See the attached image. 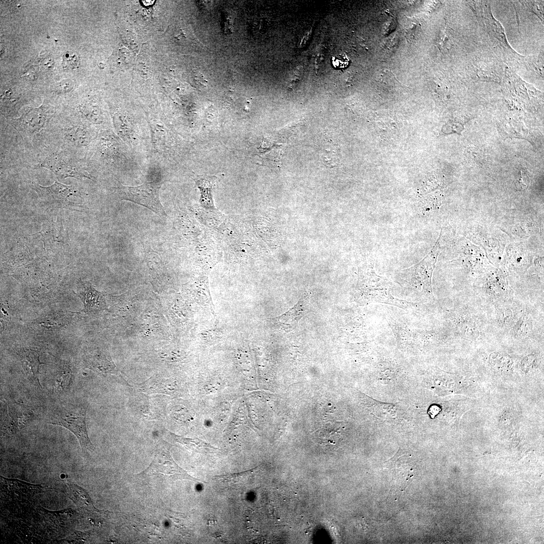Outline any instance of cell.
<instances>
[{
	"label": "cell",
	"instance_id": "1",
	"mask_svg": "<svg viewBox=\"0 0 544 544\" xmlns=\"http://www.w3.org/2000/svg\"><path fill=\"white\" fill-rule=\"evenodd\" d=\"M86 411V408L80 404L61 403L52 411L48 422L63 427L72 432L78 438L84 452L94 449L87 431Z\"/></svg>",
	"mask_w": 544,
	"mask_h": 544
},
{
	"label": "cell",
	"instance_id": "2",
	"mask_svg": "<svg viewBox=\"0 0 544 544\" xmlns=\"http://www.w3.org/2000/svg\"><path fill=\"white\" fill-rule=\"evenodd\" d=\"M161 185L160 183L147 182L134 186H120L116 189L120 198L143 206L159 217L165 218L166 215L160 199Z\"/></svg>",
	"mask_w": 544,
	"mask_h": 544
},
{
	"label": "cell",
	"instance_id": "3",
	"mask_svg": "<svg viewBox=\"0 0 544 544\" xmlns=\"http://www.w3.org/2000/svg\"><path fill=\"white\" fill-rule=\"evenodd\" d=\"M138 475L163 477L171 480H188L199 482L190 476L173 460L167 446H160L150 465Z\"/></svg>",
	"mask_w": 544,
	"mask_h": 544
},
{
	"label": "cell",
	"instance_id": "4",
	"mask_svg": "<svg viewBox=\"0 0 544 544\" xmlns=\"http://www.w3.org/2000/svg\"><path fill=\"white\" fill-rule=\"evenodd\" d=\"M30 187L38 194L39 199L46 207L51 208L68 209L79 207V205L71 201L69 197L79 195V191L74 186L55 181L49 186H42L32 183Z\"/></svg>",
	"mask_w": 544,
	"mask_h": 544
},
{
	"label": "cell",
	"instance_id": "5",
	"mask_svg": "<svg viewBox=\"0 0 544 544\" xmlns=\"http://www.w3.org/2000/svg\"><path fill=\"white\" fill-rule=\"evenodd\" d=\"M439 249L436 244L433 250L422 261L405 269L404 277L407 283L422 292L427 297L434 298L432 286V276L438 255Z\"/></svg>",
	"mask_w": 544,
	"mask_h": 544
},
{
	"label": "cell",
	"instance_id": "6",
	"mask_svg": "<svg viewBox=\"0 0 544 544\" xmlns=\"http://www.w3.org/2000/svg\"><path fill=\"white\" fill-rule=\"evenodd\" d=\"M454 320L457 333L464 338L475 341L483 335L486 318L468 305L459 310Z\"/></svg>",
	"mask_w": 544,
	"mask_h": 544
},
{
	"label": "cell",
	"instance_id": "7",
	"mask_svg": "<svg viewBox=\"0 0 544 544\" xmlns=\"http://www.w3.org/2000/svg\"><path fill=\"white\" fill-rule=\"evenodd\" d=\"M479 290L478 294L491 305L513 298L512 290L500 273H492Z\"/></svg>",
	"mask_w": 544,
	"mask_h": 544
},
{
	"label": "cell",
	"instance_id": "8",
	"mask_svg": "<svg viewBox=\"0 0 544 544\" xmlns=\"http://www.w3.org/2000/svg\"><path fill=\"white\" fill-rule=\"evenodd\" d=\"M493 306L494 310L491 322L498 330L504 332H509L525 308L514 302L513 298Z\"/></svg>",
	"mask_w": 544,
	"mask_h": 544
},
{
	"label": "cell",
	"instance_id": "9",
	"mask_svg": "<svg viewBox=\"0 0 544 544\" xmlns=\"http://www.w3.org/2000/svg\"><path fill=\"white\" fill-rule=\"evenodd\" d=\"M8 411L2 425L5 435H13L23 428L32 419L33 414L27 405L15 402L7 404Z\"/></svg>",
	"mask_w": 544,
	"mask_h": 544
},
{
	"label": "cell",
	"instance_id": "10",
	"mask_svg": "<svg viewBox=\"0 0 544 544\" xmlns=\"http://www.w3.org/2000/svg\"><path fill=\"white\" fill-rule=\"evenodd\" d=\"M310 294L305 292L298 302L288 311L273 319L279 327L285 331L294 329L299 320L309 311Z\"/></svg>",
	"mask_w": 544,
	"mask_h": 544
},
{
	"label": "cell",
	"instance_id": "11",
	"mask_svg": "<svg viewBox=\"0 0 544 544\" xmlns=\"http://www.w3.org/2000/svg\"><path fill=\"white\" fill-rule=\"evenodd\" d=\"M41 166L49 169L61 178L71 177L81 179L83 177H88V175L79 167L61 160L56 156L46 159L41 163Z\"/></svg>",
	"mask_w": 544,
	"mask_h": 544
},
{
	"label": "cell",
	"instance_id": "12",
	"mask_svg": "<svg viewBox=\"0 0 544 544\" xmlns=\"http://www.w3.org/2000/svg\"><path fill=\"white\" fill-rule=\"evenodd\" d=\"M45 116L41 108H34L21 117L14 119L12 124L18 130L31 133L38 131L44 125Z\"/></svg>",
	"mask_w": 544,
	"mask_h": 544
},
{
	"label": "cell",
	"instance_id": "13",
	"mask_svg": "<svg viewBox=\"0 0 544 544\" xmlns=\"http://www.w3.org/2000/svg\"><path fill=\"white\" fill-rule=\"evenodd\" d=\"M17 353L28 378L39 383V351L34 348L27 347L18 350Z\"/></svg>",
	"mask_w": 544,
	"mask_h": 544
},
{
	"label": "cell",
	"instance_id": "14",
	"mask_svg": "<svg viewBox=\"0 0 544 544\" xmlns=\"http://www.w3.org/2000/svg\"><path fill=\"white\" fill-rule=\"evenodd\" d=\"M77 291L86 310L94 312L103 308L104 302L102 295L89 283L79 281Z\"/></svg>",
	"mask_w": 544,
	"mask_h": 544
},
{
	"label": "cell",
	"instance_id": "15",
	"mask_svg": "<svg viewBox=\"0 0 544 544\" xmlns=\"http://www.w3.org/2000/svg\"><path fill=\"white\" fill-rule=\"evenodd\" d=\"M535 322L534 315L525 307L508 333L515 338H525L534 333Z\"/></svg>",
	"mask_w": 544,
	"mask_h": 544
},
{
	"label": "cell",
	"instance_id": "16",
	"mask_svg": "<svg viewBox=\"0 0 544 544\" xmlns=\"http://www.w3.org/2000/svg\"><path fill=\"white\" fill-rule=\"evenodd\" d=\"M86 362L90 369L104 373L117 374L118 370L105 352L97 351L87 355Z\"/></svg>",
	"mask_w": 544,
	"mask_h": 544
},
{
	"label": "cell",
	"instance_id": "17",
	"mask_svg": "<svg viewBox=\"0 0 544 544\" xmlns=\"http://www.w3.org/2000/svg\"><path fill=\"white\" fill-rule=\"evenodd\" d=\"M138 388L139 390L147 394L159 393L172 395L175 391L176 385L172 379L151 377L140 384Z\"/></svg>",
	"mask_w": 544,
	"mask_h": 544
},
{
	"label": "cell",
	"instance_id": "18",
	"mask_svg": "<svg viewBox=\"0 0 544 544\" xmlns=\"http://www.w3.org/2000/svg\"><path fill=\"white\" fill-rule=\"evenodd\" d=\"M171 435L177 442L180 443L188 448L195 451H198L200 448L210 447L214 448L213 446L198 439H190L182 437L171 433Z\"/></svg>",
	"mask_w": 544,
	"mask_h": 544
},
{
	"label": "cell",
	"instance_id": "19",
	"mask_svg": "<svg viewBox=\"0 0 544 544\" xmlns=\"http://www.w3.org/2000/svg\"><path fill=\"white\" fill-rule=\"evenodd\" d=\"M490 14L487 16V25L488 29L494 36L503 43H506L505 36L502 27L500 23L493 18V16Z\"/></svg>",
	"mask_w": 544,
	"mask_h": 544
},
{
	"label": "cell",
	"instance_id": "20",
	"mask_svg": "<svg viewBox=\"0 0 544 544\" xmlns=\"http://www.w3.org/2000/svg\"><path fill=\"white\" fill-rule=\"evenodd\" d=\"M79 57L75 52L66 51L63 55L62 65L64 69L73 70L79 66Z\"/></svg>",
	"mask_w": 544,
	"mask_h": 544
},
{
	"label": "cell",
	"instance_id": "21",
	"mask_svg": "<svg viewBox=\"0 0 544 544\" xmlns=\"http://www.w3.org/2000/svg\"><path fill=\"white\" fill-rule=\"evenodd\" d=\"M480 79L484 81H492L498 82L500 79L493 69H480L478 72Z\"/></svg>",
	"mask_w": 544,
	"mask_h": 544
},
{
	"label": "cell",
	"instance_id": "22",
	"mask_svg": "<svg viewBox=\"0 0 544 544\" xmlns=\"http://www.w3.org/2000/svg\"><path fill=\"white\" fill-rule=\"evenodd\" d=\"M73 87V83L71 81L64 80L57 84L56 91L58 93H65L70 91Z\"/></svg>",
	"mask_w": 544,
	"mask_h": 544
},
{
	"label": "cell",
	"instance_id": "23",
	"mask_svg": "<svg viewBox=\"0 0 544 544\" xmlns=\"http://www.w3.org/2000/svg\"><path fill=\"white\" fill-rule=\"evenodd\" d=\"M333 64L335 67H343L348 64V59L345 56H338L333 58Z\"/></svg>",
	"mask_w": 544,
	"mask_h": 544
},
{
	"label": "cell",
	"instance_id": "24",
	"mask_svg": "<svg viewBox=\"0 0 544 544\" xmlns=\"http://www.w3.org/2000/svg\"><path fill=\"white\" fill-rule=\"evenodd\" d=\"M529 3L530 5V8L532 10L533 13L539 16L540 18H543V10L541 7H540L537 3L531 2Z\"/></svg>",
	"mask_w": 544,
	"mask_h": 544
}]
</instances>
